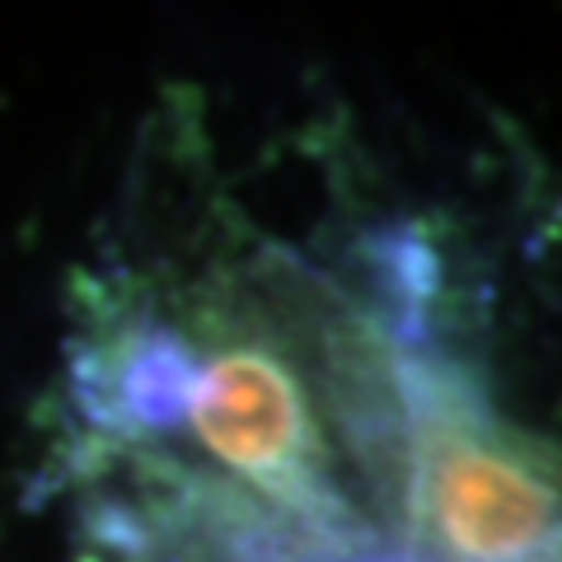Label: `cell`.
<instances>
[{"instance_id": "cell-1", "label": "cell", "mask_w": 562, "mask_h": 562, "mask_svg": "<svg viewBox=\"0 0 562 562\" xmlns=\"http://www.w3.org/2000/svg\"><path fill=\"white\" fill-rule=\"evenodd\" d=\"M422 301L431 286L375 291L394 338L384 539L413 562H562V446L497 413Z\"/></svg>"}, {"instance_id": "cell-2", "label": "cell", "mask_w": 562, "mask_h": 562, "mask_svg": "<svg viewBox=\"0 0 562 562\" xmlns=\"http://www.w3.org/2000/svg\"><path fill=\"white\" fill-rule=\"evenodd\" d=\"M314 562H413V558L398 553L394 543H375V549H357V553H319Z\"/></svg>"}]
</instances>
